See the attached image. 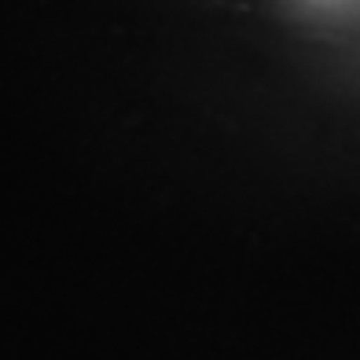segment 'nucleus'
I'll use <instances>...</instances> for the list:
<instances>
[{
  "instance_id": "obj_1",
  "label": "nucleus",
  "mask_w": 360,
  "mask_h": 360,
  "mask_svg": "<svg viewBox=\"0 0 360 360\" xmlns=\"http://www.w3.org/2000/svg\"><path fill=\"white\" fill-rule=\"evenodd\" d=\"M320 4H331V0H320Z\"/></svg>"
}]
</instances>
